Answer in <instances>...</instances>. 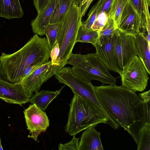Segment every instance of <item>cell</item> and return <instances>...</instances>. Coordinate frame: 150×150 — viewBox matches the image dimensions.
<instances>
[{"label":"cell","instance_id":"cell-1","mask_svg":"<svg viewBox=\"0 0 150 150\" xmlns=\"http://www.w3.org/2000/svg\"><path fill=\"white\" fill-rule=\"evenodd\" d=\"M98 98L106 113L123 128L137 144L139 132L147 122L145 103L137 95L115 84L94 86Z\"/></svg>","mask_w":150,"mask_h":150},{"label":"cell","instance_id":"cell-2","mask_svg":"<svg viewBox=\"0 0 150 150\" xmlns=\"http://www.w3.org/2000/svg\"><path fill=\"white\" fill-rule=\"evenodd\" d=\"M50 50L45 38L35 34L20 50L11 54L1 53L0 60L9 82L20 83L26 69L31 65L40 66L47 62Z\"/></svg>","mask_w":150,"mask_h":150},{"label":"cell","instance_id":"cell-3","mask_svg":"<svg viewBox=\"0 0 150 150\" xmlns=\"http://www.w3.org/2000/svg\"><path fill=\"white\" fill-rule=\"evenodd\" d=\"M82 18L81 7L74 1L60 23L55 43L59 45V53L53 66L54 75L67 64L76 43L78 32L82 22Z\"/></svg>","mask_w":150,"mask_h":150},{"label":"cell","instance_id":"cell-4","mask_svg":"<svg viewBox=\"0 0 150 150\" xmlns=\"http://www.w3.org/2000/svg\"><path fill=\"white\" fill-rule=\"evenodd\" d=\"M69 105L65 131L71 136L100 123L108 124L106 116L97 106L77 95L74 94Z\"/></svg>","mask_w":150,"mask_h":150},{"label":"cell","instance_id":"cell-5","mask_svg":"<svg viewBox=\"0 0 150 150\" xmlns=\"http://www.w3.org/2000/svg\"><path fill=\"white\" fill-rule=\"evenodd\" d=\"M72 66L74 73L84 80H96L103 85L115 84L116 78L113 76L95 53L85 54L72 53L66 64Z\"/></svg>","mask_w":150,"mask_h":150},{"label":"cell","instance_id":"cell-6","mask_svg":"<svg viewBox=\"0 0 150 150\" xmlns=\"http://www.w3.org/2000/svg\"><path fill=\"white\" fill-rule=\"evenodd\" d=\"M54 75L59 82L70 87L74 94L81 97L97 106L106 116L108 121V124L112 128L117 127L116 124L109 117L100 104L94 86L90 81H86L76 75L71 67H69L62 68Z\"/></svg>","mask_w":150,"mask_h":150},{"label":"cell","instance_id":"cell-7","mask_svg":"<svg viewBox=\"0 0 150 150\" xmlns=\"http://www.w3.org/2000/svg\"><path fill=\"white\" fill-rule=\"evenodd\" d=\"M148 74L141 60L135 56L122 68L121 86L134 93L143 91L147 86Z\"/></svg>","mask_w":150,"mask_h":150},{"label":"cell","instance_id":"cell-8","mask_svg":"<svg viewBox=\"0 0 150 150\" xmlns=\"http://www.w3.org/2000/svg\"><path fill=\"white\" fill-rule=\"evenodd\" d=\"M116 33L108 37L99 38L93 46L96 49V53L108 70L120 75L122 69L118 64L115 47Z\"/></svg>","mask_w":150,"mask_h":150},{"label":"cell","instance_id":"cell-9","mask_svg":"<svg viewBox=\"0 0 150 150\" xmlns=\"http://www.w3.org/2000/svg\"><path fill=\"white\" fill-rule=\"evenodd\" d=\"M52 70V62L49 61L22 79L20 83L29 98L38 93L42 84L54 76Z\"/></svg>","mask_w":150,"mask_h":150},{"label":"cell","instance_id":"cell-10","mask_svg":"<svg viewBox=\"0 0 150 150\" xmlns=\"http://www.w3.org/2000/svg\"><path fill=\"white\" fill-rule=\"evenodd\" d=\"M27 127L30 135L28 137L35 141L42 132L46 131L49 125V121L46 113L35 104L30 105L24 111Z\"/></svg>","mask_w":150,"mask_h":150},{"label":"cell","instance_id":"cell-11","mask_svg":"<svg viewBox=\"0 0 150 150\" xmlns=\"http://www.w3.org/2000/svg\"><path fill=\"white\" fill-rule=\"evenodd\" d=\"M115 47L118 64L122 69L137 55L134 37L122 33L118 30L115 35Z\"/></svg>","mask_w":150,"mask_h":150},{"label":"cell","instance_id":"cell-12","mask_svg":"<svg viewBox=\"0 0 150 150\" xmlns=\"http://www.w3.org/2000/svg\"><path fill=\"white\" fill-rule=\"evenodd\" d=\"M0 99L21 105L29 102V98L20 82L12 83L0 78Z\"/></svg>","mask_w":150,"mask_h":150},{"label":"cell","instance_id":"cell-13","mask_svg":"<svg viewBox=\"0 0 150 150\" xmlns=\"http://www.w3.org/2000/svg\"><path fill=\"white\" fill-rule=\"evenodd\" d=\"M117 29L122 33L134 36L142 30L139 17L129 1L122 13Z\"/></svg>","mask_w":150,"mask_h":150},{"label":"cell","instance_id":"cell-14","mask_svg":"<svg viewBox=\"0 0 150 150\" xmlns=\"http://www.w3.org/2000/svg\"><path fill=\"white\" fill-rule=\"evenodd\" d=\"M59 0H49L44 8L31 23L33 33L40 36L45 35V30L49 24L50 18Z\"/></svg>","mask_w":150,"mask_h":150},{"label":"cell","instance_id":"cell-15","mask_svg":"<svg viewBox=\"0 0 150 150\" xmlns=\"http://www.w3.org/2000/svg\"><path fill=\"white\" fill-rule=\"evenodd\" d=\"M100 134L95 127L85 129L79 142V150H103Z\"/></svg>","mask_w":150,"mask_h":150},{"label":"cell","instance_id":"cell-16","mask_svg":"<svg viewBox=\"0 0 150 150\" xmlns=\"http://www.w3.org/2000/svg\"><path fill=\"white\" fill-rule=\"evenodd\" d=\"M146 33L140 32L134 37L137 55L144 65L149 74H150V43L146 38Z\"/></svg>","mask_w":150,"mask_h":150},{"label":"cell","instance_id":"cell-17","mask_svg":"<svg viewBox=\"0 0 150 150\" xmlns=\"http://www.w3.org/2000/svg\"><path fill=\"white\" fill-rule=\"evenodd\" d=\"M24 13L19 0H0V17L8 19L19 18Z\"/></svg>","mask_w":150,"mask_h":150},{"label":"cell","instance_id":"cell-18","mask_svg":"<svg viewBox=\"0 0 150 150\" xmlns=\"http://www.w3.org/2000/svg\"><path fill=\"white\" fill-rule=\"evenodd\" d=\"M65 85L55 91L42 90L39 91L29 98V102L32 104H35L38 107L44 111L47 109L50 102L60 94Z\"/></svg>","mask_w":150,"mask_h":150},{"label":"cell","instance_id":"cell-19","mask_svg":"<svg viewBox=\"0 0 150 150\" xmlns=\"http://www.w3.org/2000/svg\"><path fill=\"white\" fill-rule=\"evenodd\" d=\"M99 38L98 31L86 27L82 22L78 32L76 42L89 43L94 46Z\"/></svg>","mask_w":150,"mask_h":150},{"label":"cell","instance_id":"cell-20","mask_svg":"<svg viewBox=\"0 0 150 150\" xmlns=\"http://www.w3.org/2000/svg\"><path fill=\"white\" fill-rule=\"evenodd\" d=\"M74 0H59L50 18L49 24L61 21Z\"/></svg>","mask_w":150,"mask_h":150},{"label":"cell","instance_id":"cell-21","mask_svg":"<svg viewBox=\"0 0 150 150\" xmlns=\"http://www.w3.org/2000/svg\"><path fill=\"white\" fill-rule=\"evenodd\" d=\"M129 0H113L108 15V17L114 21L117 28L120 23L122 13Z\"/></svg>","mask_w":150,"mask_h":150},{"label":"cell","instance_id":"cell-22","mask_svg":"<svg viewBox=\"0 0 150 150\" xmlns=\"http://www.w3.org/2000/svg\"><path fill=\"white\" fill-rule=\"evenodd\" d=\"M137 150H150V122H146L139 131Z\"/></svg>","mask_w":150,"mask_h":150},{"label":"cell","instance_id":"cell-23","mask_svg":"<svg viewBox=\"0 0 150 150\" xmlns=\"http://www.w3.org/2000/svg\"><path fill=\"white\" fill-rule=\"evenodd\" d=\"M60 23L49 24L45 29V35L46 36L50 51L55 44Z\"/></svg>","mask_w":150,"mask_h":150},{"label":"cell","instance_id":"cell-24","mask_svg":"<svg viewBox=\"0 0 150 150\" xmlns=\"http://www.w3.org/2000/svg\"><path fill=\"white\" fill-rule=\"evenodd\" d=\"M117 30L114 20L112 18L108 17L105 24L102 28L98 31L99 38H105L115 34Z\"/></svg>","mask_w":150,"mask_h":150},{"label":"cell","instance_id":"cell-25","mask_svg":"<svg viewBox=\"0 0 150 150\" xmlns=\"http://www.w3.org/2000/svg\"><path fill=\"white\" fill-rule=\"evenodd\" d=\"M142 11L144 18V27L147 34V39L150 43V18L147 0H142Z\"/></svg>","mask_w":150,"mask_h":150},{"label":"cell","instance_id":"cell-26","mask_svg":"<svg viewBox=\"0 0 150 150\" xmlns=\"http://www.w3.org/2000/svg\"><path fill=\"white\" fill-rule=\"evenodd\" d=\"M100 0H98L96 3L93 5L90 10L87 19L83 23L87 27L91 28L98 15Z\"/></svg>","mask_w":150,"mask_h":150},{"label":"cell","instance_id":"cell-27","mask_svg":"<svg viewBox=\"0 0 150 150\" xmlns=\"http://www.w3.org/2000/svg\"><path fill=\"white\" fill-rule=\"evenodd\" d=\"M129 3L137 13L140 18L143 32H146L144 27V18L142 11V0H129Z\"/></svg>","mask_w":150,"mask_h":150},{"label":"cell","instance_id":"cell-28","mask_svg":"<svg viewBox=\"0 0 150 150\" xmlns=\"http://www.w3.org/2000/svg\"><path fill=\"white\" fill-rule=\"evenodd\" d=\"M108 16L104 13L98 15L91 28L94 30L98 31L100 30L106 23Z\"/></svg>","mask_w":150,"mask_h":150},{"label":"cell","instance_id":"cell-29","mask_svg":"<svg viewBox=\"0 0 150 150\" xmlns=\"http://www.w3.org/2000/svg\"><path fill=\"white\" fill-rule=\"evenodd\" d=\"M76 135H73L71 140L68 142L58 145L59 150H79V138H76Z\"/></svg>","mask_w":150,"mask_h":150},{"label":"cell","instance_id":"cell-30","mask_svg":"<svg viewBox=\"0 0 150 150\" xmlns=\"http://www.w3.org/2000/svg\"><path fill=\"white\" fill-rule=\"evenodd\" d=\"M49 0H33V5L38 13H39L45 6Z\"/></svg>","mask_w":150,"mask_h":150},{"label":"cell","instance_id":"cell-31","mask_svg":"<svg viewBox=\"0 0 150 150\" xmlns=\"http://www.w3.org/2000/svg\"><path fill=\"white\" fill-rule=\"evenodd\" d=\"M93 0H83L79 6L81 7L82 17L86 13L88 8Z\"/></svg>","mask_w":150,"mask_h":150},{"label":"cell","instance_id":"cell-32","mask_svg":"<svg viewBox=\"0 0 150 150\" xmlns=\"http://www.w3.org/2000/svg\"><path fill=\"white\" fill-rule=\"evenodd\" d=\"M40 66H41L40 65H30L27 67L24 71L22 75L21 80L23 78L30 74Z\"/></svg>","mask_w":150,"mask_h":150},{"label":"cell","instance_id":"cell-33","mask_svg":"<svg viewBox=\"0 0 150 150\" xmlns=\"http://www.w3.org/2000/svg\"><path fill=\"white\" fill-rule=\"evenodd\" d=\"M150 90L142 93H139V97L144 103L150 101Z\"/></svg>","mask_w":150,"mask_h":150},{"label":"cell","instance_id":"cell-34","mask_svg":"<svg viewBox=\"0 0 150 150\" xmlns=\"http://www.w3.org/2000/svg\"><path fill=\"white\" fill-rule=\"evenodd\" d=\"M0 78L7 81V79L4 73L0 60Z\"/></svg>","mask_w":150,"mask_h":150},{"label":"cell","instance_id":"cell-35","mask_svg":"<svg viewBox=\"0 0 150 150\" xmlns=\"http://www.w3.org/2000/svg\"><path fill=\"white\" fill-rule=\"evenodd\" d=\"M82 0H74V2L79 6Z\"/></svg>","mask_w":150,"mask_h":150},{"label":"cell","instance_id":"cell-36","mask_svg":"<svg viewBox=\"0 0 150 150\" xmlns=\"http://www.w3.org/2000/svg\"><path fill=\"white\" fill-rule=\"evenodd\" d=\"M3 150V148L1 144V139L0 137V150Z\"/></svg>","mask_w":150,"mask_h":150},{"label":"cell","instance_id":"cell-37","mask_svg":"<svg viewBox=\"0 0 150 150\" xmlns=\"http://www.w3.org/2000/svg\"><path fill=\"white\" fill-rule=\"evenodd\" d=\"M148 4L149 6H150V0H147Z\"/></svg>","mask_w":150,"mask_h":150}]
</instances>
